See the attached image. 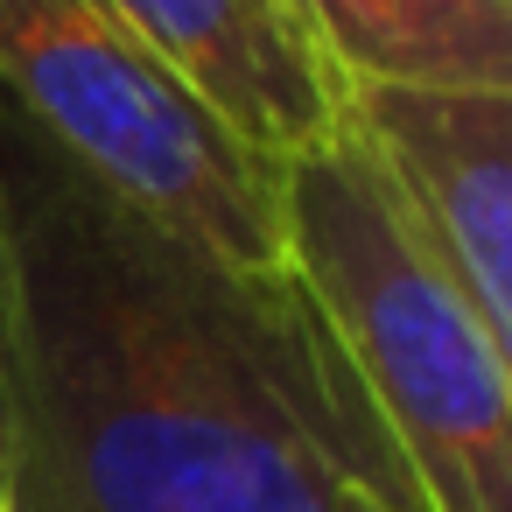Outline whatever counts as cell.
Masks as SVG:
<instances>
[{
  "mask_svg": "<svg viewBox=\"0 0 512 512\" xmlns=\"http://www.w3.org/2000/svg\"><path fill=\"white\" fill-rule=\"evenodd\" d=\"M8 512H421L295 274H239L0 92Z\"/></svg>",
  "mask_w": 512,
  "mask_h": 512,
  "instance_id": "6da1fadb",
  "label": "cell"
},
{
  "mask_svg": "<svg viewBox=\"0 0 512 512\" xmlns=\"http://www.w3.org/2000/svg\"><path fill=\"white\" fill-rule=\"evenodd\" d=\"M281 239L421 512H512V351L344 134L281 162Z\"/></svg>",
  "mask_w": 512,
  "mask_h": 512,
  "instance_id": "7a4b0ae2",
  "label": "cell"
},
{
  "mask_svg": "<svg viewBox=\"0 0 512 512\" xmlns=\"http://www.w3.org/2000/svg\"><path fill=\"white\" fill-rule=\"evenodd\" d=\"M0 92L78 169L239 274H288L281 169L232 141L99 0H0Z\"/></svg>",
  "mask_w": 512,
  "mask_h": 512,
  "instance_id": "3957f363",
  "label": "cell"
},
{
  "mask_svg": "<svg viewBox=\"0 0 512 512\" xmlns=\"http://www.w3.org/2000/svg\"><path fill=\"white\" fill-rule=\"evenodd\" d=\"M337 134L372 162L470 309L512 344V92L344 78Z\"/></svg>",
  "mask_w": 512,
  "mask_h": 512,
  "instance_id": "277c9868",
  "label": "cell"
},
{
  "mask_svg": "<svg viewBox=\"0 0 512 512\" xmlns=\"http://www.w3.org/2000/svg\"><path fill=\"white\" fill-rule=\"evenodd\" d=\"M99 8L260 162L281 169L337 134V78L288 0H99Z\"/></svg>",
  "mask_w": 512,
  "mask_h": 512,
  "instance_id": "5b68a950",
  "label": "cell"
},
{
  "mask_svg": "<svg viewBox=\"0 0 512 512\" xmlns=\"http://www.w3.org/2000/svg\"><path fill=\"white\" fill-rule=\"evenodd\" d=\"M330 78L512 92V0H288Z\"/></svg>",
  "mask_w": 512,
  "mask_h": 512,
  "instance_id": "8992f818",
  "label": "cell"
},
{
  "mask_svg": "<svg viewBox=\"0 0 512 512\" xmlns=\"http://www.w3.org/2000/svg\"><path fill=\"white\" fill-rule=\"evenodd\" d=\"M344 512H407V505H372V498H358V505H344Z\"/></svg>",
  "mask_w": 512,
  "mask_h": 512,
  "instance_id": "52a82bcc",
  "label": "cell"
},
{
  "mask_svg": "<svg viewBox=\"0 0 512 512\" xmlns=\"http://www.w3.org/2000/svg\"><path fill=\"white\" fill-rule=\"evenodd\" d=\"M0 512H8V498H0Z\"/></svg>",
  "mask_w": 512,
  "mask_h": 512,
  "instance_id": "ba28073f",
  "label": "cell"
}]
</instances>
